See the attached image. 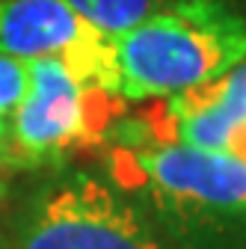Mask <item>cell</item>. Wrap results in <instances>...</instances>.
Listing matches in <instances>:
<instances>
[{
	"mask_svg": "<svg viewBox=\"0 0 246 249\" xmlns=\"http://www.w3.org/2000/svg\"><path fill=\"white\" fill-rule=\"evenodd\" d=\"M122 101L169 98L246 59V15L228 0H169L113 39Z\"/></svg>",
	"mask_w": 246,
	"mask_h": 249,
	"instance_id": "1",
	"label": "cell"
},
{
	"mask_svg": "<svg viewBox=\"0 0 246 249\" xmlns=\"http://www.w3.org/2000/svg\"><path fill=\"white\" fill-rule=\"evenodd\" d=\"M122 158L128 178L178 234L208 249H246V158L181 142L131 145Z\"/></svg>",
	"mask_w": 246,
	"mask_h": 249,
	"instance_id": "2",
	"label": "cell"
},
{
	"mask_svg": "<svg viewBox=\"0 0 246 249\" xmlns=\"http://www.w3.org/2000/svg\"><path fill=\"white\" fill-rule=\"evenodd\" d=\"M15 249H172L155 220L110 184L74 172L15 223Z\"/></svg>",
	"mask_w": 246,
	"mask_h": 249,
	"instance_id": "3",
	"label": "cell"
},
{
	"mask_svg": "<svg viewBox=\"0 0 246 249\" xmlns=\"http://www.w3.org/2000/svg\"><path fill=\"white\" fill-rule=\"evenodd\" d=\"M122 95L77 80L56 59L30 62V86L12 113L9 142L18 163H53L110 134Z\"/></svg>",
	"mask_w": 246,
	"mask_h": 249,
	"instance_id": "4",
	"label": "cell"
},
{
	"mask_svg": "<svg viewBox=\"0 0 246 249\" xmlns=\"http://www.w3.org/2000/svg\"><path fill=\"white\" fill-rule=\"evenodd\" d=\"M0 53L24 62L56 59L77 80L119 95L113 39L66 0H0Z\"/></svg>",
	"mask_w": 246,
	"mask_h": 249,
	"instance_id": "5",
	"label": "cell"
},
{
	"mask_svg": "<svg viewBox=\"0 0 246 249\" xmlns=\"http://www.w3.org/2000/svg\"><path fill=\"white\" fill-rule=\"evenodd\" d=\"M169 140L196 148H231L246 131V59L228 74L163 101Z\"/></svg>",
	"mask_w": 246,
	"mask_h": 249,
	"instance_id": "6",
	"label": "cell"
},
{
	"mask_svg": "<svg viewBox=\"0 0 246 249\" xmlns=\"http://www.w3.org/2000/svg\"><path fill=\"white\" fill-rule=\"evenodd\" d=\"M66 3L98 33H104L107 39H119L122 33L151 18L169 0H66Z\"/></svg>",
	"mask_w": 246,
	"mask_h": 249,
	"instance_id": "7",
	"label": "cell"
},
{
	"mask_svg": "<svg viewBox=\"0 0 246 249\" xmlns=\"http://www.w3.org/2000/svg\"><path fill=\"white\" fill-rule=\"evenodd\" d=\"M30 86V62L0 53V119H9Z\"/></svg>",
	"mask_w": 246,
	"mask_h": 249,
	"instance_id": "8",
	"label": "cell"
},
{
	"mask_svg": "<svg viewBox=\"0 0 246 249\" xmlns=\"http://www.w3.org/2000/svg\"><path fill=\"white\" fill-rule=\"evenodd\" d=\"M12 160V142H9V124L6 119H0V163Z\"/></svg>",
	"mask_w": 246,
	"mask_h": 249,
	"instance_id": "9",
	"label": "cell"
},
{
	"mask_svg": "<svg viewBox=\"0 0 246 249\" xmlns=\"http://www.w3.org/2000/svg\"><path fill=\"white\" fill-rule=\"evenodd\" d=\"M243 3H246V0H243Z\"/></svg>",
	"mask_w": 246,
	"mask_h": 249,
	"instance_id": "10",
	"label": "cell"
}]
</instances>
